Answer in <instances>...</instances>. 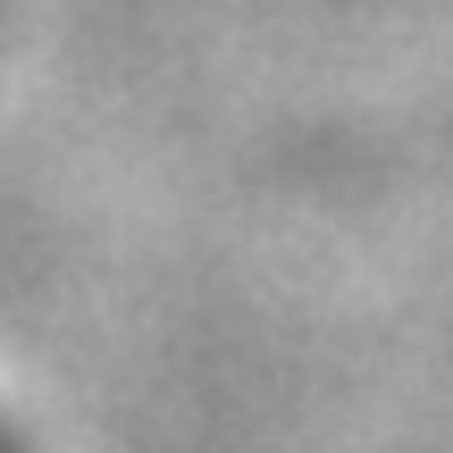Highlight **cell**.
Instances as JSON below:
<instances>
[{
    "label": "cell",
    "instance_id": "1",
    "mask_svg": "<svg viewBox=\"0 0 453 453\" xmlns=\"http://www.w3.org/2000/svg\"><path fill=\"white\" fill-rule=\"evenodd\" d=\"M0 453H17V445H9V428H0Z\"/></svg>",
    "mask_w": 453,
    "mask_h": 453
}]
</instances>
